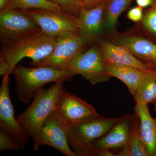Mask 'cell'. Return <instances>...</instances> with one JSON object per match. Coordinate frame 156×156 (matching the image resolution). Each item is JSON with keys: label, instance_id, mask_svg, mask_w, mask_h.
<instances>
[{"label": "cell", "instance_id": "1", "mask_svg": "<svg viewBox=\"0 0 156 156\" xmlns=\"http://www.w3.org/2000/svg\"><path fill=\"white\" fill-rule=\"evenodd\" d=\"M56 37L49 35L41 29L14 41L2 44L0 52V75L10 74L21 59L30 58L33 66L50 55L56 46Z\"/></svg>", "mask_w": 156, "mask_h": 156}, {"label": "cell", "instance_id": "2", "mask_svg": "<svg viewBox=\"0 0 156 156\" xmlns=\"http://www.w3.org/2000/svg\"><path fill=\"white\" fill-rule=\"evenodd\" d=\"M121 118L91 117L73 123L64 121L68 142L78 156H96L94 143L105 135L119 122Z\"/></svg>", "mask_w": 156, "mask_h": 156}, {"label": "cell", "instance_id": "3", "mask_svg": "<svg viewBox=\"0 0 156 156\" xmlns=\"http://www.w3.org/2000/svg\"><path fill=\"white\" fill-rule=\"evenodd\" d=\"M11 74L16 83L14 91L22 103L28 104L33 98L35 92L45 84L58 81H69L75 76L73 71L59 69L52 66L25 67L18 65L14 66Z\"/></svg>", "mask_w": 156, "mask_h": 156}, {"label": "cell", "instance_id": "4", "mask_svg": "<svg viewBox=\"0 0 156 156\" xmlns=\"http://www.w3.org/2000/svg\"><path fill=\"white\" fill-rule=\"evenodd\" d=\"M64 82L58 81L48 89L43 87L35 92L33 101L26 110L17 119L28 131L33 141L36 144L43 125L50 114L56 108L57 100Z\"/></svg>", "mask_w": 156, "mask_h": 156}, {"label": "cell", "instance_id": "5", "mask_svg": "<svg viewBox=\"0 0 156 156\" xmlns=\"http://www.w3.org/2000/svg\"><path fill=\"white\" fill-rule=\"evenodd\" d=\"M62 69L71 71L76 75H80L93 85L107 82L112 77L107 72L96 43L88 50L75 56Z\"/></svg>", "mask_w": 156, "mask_h": 156}, {"label": "cell", "instance_id": "6", "mask_svg": "<svg viewBox=\"0 0 156 156\" xmlns=\"http://www.w3.org/2000/svg\"><path fill=\"white\" fill-rule=\"evenodd\" d=\"M24 11L49 35L62 36L79 31L78 17L62 11L33 9Z\"/></svg>", "mask_w": 156, "mask_h": 156}, {"label": "cell", "instance_id": "7", "mask_svg": "<svg viewBox=\"0 0 156 156\" xmlns=\"http://www.w3.org/2000/svg\"><path fill=\"white\" fill-rule=\"evenodd\" d=\"M55 48L50 55L34 65L36 66H52L62 69L75 56L85 51L92 43L80 32L56 37Z\"/></svg>", "mask_w": 156, "mask_h": 156}, {"label": "cell", "instance_id": "8", "mask_svg": "<svg viewBox=\"0 0 156 156\" xmlns=\"http://www.w3.org/2000/svg\"><path fill=\"white\" fill-rule=\"evenodd\" d=\"M107 40L126 48L151 69H156V41L144 33L114 32Z\"/></svg>", "mask_w": 156, "mask_h": 156}, {"label": "cell", "instance_id": "9", "mask_svg": "<svg viewBox=\"0 0 156 156\" xmlns=\"http://www.w3.org/2000/svg\"><path fill=\"white\" fill-rule=\"evenodd\" d=\"M10 74L3 76L0 87V128L14 137L20 149L25 148L30 134L14 115L10 95Z\"/></svg>", "mask_w": 156, "mask_h": 156}, {"label": "cell", "instance_id": "10", "mask_svg": "<svg viewBox=\"0 0 156 156\" xmlns=\"http://www.w3.org/2000/svg\"><path fill=\"white\" fill-rule=\"evenodd\" d=\"M40 27L24 11H0L1 44L14 41L40 29Z\"/></svg>", "mask_w": 156, "mask_h": 156}, {"label": "cell", "instance_id": "11", "mask_svg": "<svg viewBox=\"0 0 156 156\" xmlns=\"http://www.w3.org/2000/svg\"><path fill=\"white\" fill-rule=\"evenodd\" d=\"M42 145L54 148L66 156H78L69 147L64 121L56 109L50 114L43 125L36 144L34 146V150L38 151Z\"/></svg>", "mask_w": 156, "mask_h": 156}, {"label": "cell", "instance_id": "12", "mask_svg": "<svg viewBox=\"0 0 156 156\" xmlns=\"http://www.w3.org/2000/svg\"><path fill=\"white\" fill-rule=\"evenodd\" d=\"M56 110L67 123L76 122L98 115L94 107L67 92L63 87L58 96Z\"/></svg>", "mask_w": 156, "mask_h": 156}, {"label": "cell", "instance_id": "13", "mask_svg": "<svg viewBox=\"0 0 156 156\" xmlns=\"http://www.w3.org/2000/svg\"><path fill=\"white\" fill-rule=\"evenodd\" d=\"M95 42L99 48L105 64L131 66L147 73L154 71L122 46L100 38L96 39Z\"/></svg>", "mask_w": 156, "mask_h": 156}, {"label": "cell", "instance_id": "14", "mask_svg": "<svg viewBox=\"0 0 156 156\" xmlns=\"http://www.w3.org/2000/svg\"><path fill=\"white\" fill-rule=\"evenodd\" d=\"M106 2L90 9L83 7L78 17L79 31L92 42L100 38L105 27V11Z\"/></svg>", "mask_w": 156, "mask_h": 156}, {"label": "cell", "instance_id": "15", "mask_svg": "<svg viewBox=\"0 0 156 156\" xmlns=\"http://www.w3.org/2000/svg\"><path fill=\"white\" fill-rule=\"evenodd\" d=\"M136 115L126 114L104 136L94 143L98 151L123 147L126 143Z\"/></svg>", "mask_w": 156, "mask_h": 156}, {"label": "cell", "instance_id": "16", "mask_svg": "<svg viewBox=\"0 0 156 156\" xmlns=\"http://www.w3.org/2000/svg\"><path fill=\"white\" fill-rule=\"evenodd\" d=\"M134 112L139 119L140 135L148 156H156V118L151 115L148 105L136 104Z\"/></svg>", "mask_w": 156, "mask_h": 156}, {"label": "cell", "instance_id": "17", "mask_svg": "<svg viewBox=\"0 0 156 156\" xmlns=\"http://www.w3.org/2000/svg\"><path fill=\"white\" fill-rule=\"evenodd\" d=\"M105 64L108 73L111 76L116 78L122 82L134 96L138 86L147 73L131 66Z\"/></svg>", "mask_w": 156, "mask_h": 156}, {"label": "cell", "instance_id": "18", "mask_svg": "<svg viewBox=\"0 0 156 156\" xmlns=\"http://www.w3.org/2000/svg\"><path fill=\"white\" fill-rule=\"evenodd\" d=\"M117 156H148L147 151L140 135L139 119L136 115L132 123L127 143Z\"/></svg>", "mask_w": 156, "mask_h": 156}, {"label": "cell", "instance_id": "19", "mask_svg": "<svg viewBox=\"0 0 156 156\" xmlns=\"http://www.w3.org/2000/svg\"><path fill=\"white\" fill-rule=\"evenodd\" d=\"M136 104L156 103V72L147 73L134 95Z\"/></svg>", "mask_w": 156, "mask_h": 156}, {"label": "cell", "instance_id": "20", "mask_svg": "<svg viewBox=\"0 0 156 156\" xmlns=\"http://www.w3.org/2000/svg\"><path fill=\"white\" fill-rule=\"evenodd\" d=\"M134 0H108L105 11V27L111 34L115 32L118 20L120 15L131 5Z\"/></svg>", "mask_w": 156, "mask_h": 156}, {"label": "cell", "instance_id": "21", "mask_svg": "<svg viewBox=\"0 0 156 156\" xmlns=\"http://www.w3.org/2000/svg\"><path fill=\"white\" fill-rule=\"evenodd\" d=\"M33 9H44L61 11L58 6L48 0H10L4 10H17L26 11Z\"/></svg>", "mask_w": 156, "mask_h": 156}, {"label": "cell", "instance_id": "22", "mask_svg": "<svg viewBox=\"0 0 156 156\" xmlns=\"http://www.w3.org/2000/svg\"><path fill=\"white\" fill-rule=\"evenodd\" d=\"M140 22L144 33L156 41V0H154Z\"/></svg>", "mask_w": 156, "mask_h": 156}, {"label": "cell", "instance_id": "23", "mask_svg": "<svg viewBox=\"0 0 156 156\" xmlns=\"http://www.w3.org/2000/svg\"><path fill=\"white\" fill-rule=\"evenodd\" d=\"M57 5L61 11L70 15L78 17L83 8V0H48Z\"/></svg>", "mask_w": 156, "mask_h": 156}, {"label": "cell", "instance_id": "24", "mask_svg": "<svg viewBox=\"0 0 156 156\" xmlns=\"http://www.w3.org/2000/svg\"><path fill=\"white\" fill-rule=\"evenodd\" d=\"M19 143L14 137L0 128V151L20 149Z\"/></svg>", "mask_w": 156, "mask_h": 156}, {"label": "cell", "instance_id": "25", "mask_svg": "<svg viewBox=\"0 0 156 156\" xmlns=\"http://www.w3.org/2000/svg\"><path fill=\"white\" fill-rule=\"evenodd\" d=\"M143 9L138 6L133 7L127 13V18L133 22H140L144 16Z\"/></svg>", "mask_w": 156, "mask_h": 156}, {"label": "cell", "instance_id": "26", "mask_svg": "<svg viewBox=\"0 0 156 156\" xmlns=\"http://www.w3.org/2000/svg\"><path fill=\"white\" fill-rule=\"evenodd\" d=\"M108 0H83V7L87 9H93Z\"/></svg>", "mask_w": 156, "mask_h": 156}, {"label": "cell", "instance_id": "27", "mask_svg": "<svg viewBox=\"0 0 156 156\" xmlns=\"http://www.w3.org/2000/svg\"><path fill=\"white\" fill-rule=\"evenodd\" d=\"M135 1L137 6L144 8L152 5L154 0H135Z\"/></svg>", "mask_w": 156, "mask_h": 156}, {"label": "cell", "instance_id": "28", "mask_svg": "<svg viewBox=\"0 0 156 156\" xmlns=\"http://www.w3.org/2000/svg\"><path fill=\"white\" fill-rule=\"evenodd\" d=\"M110 149H103L98 151L96 155L98 156H115L112 153Z\"/></svg>", "mask_w": 156, "mask_h": 156}, {"label": "cell", "instance_id": "29", "mask_svg": "<svg viewBox=\"0 0 156 156\" xmlns=\"http://www.w3.org/2000/svg\"><path fill=\"white\" fill-rule=\"evenodd\" d=\"M10 0H0V11L4 10L9 4Z\"/></svg>", "mask_w": 156, "mask_h": 156}, {"label": "cell", "instance_id": "30", "mask_svg": "<svg viewBox=\"0 0 156 156\" xmlns=\"http://www.w3.org/2000/svg\"><path fill=\"white\" fill-rule=\"evenodd\" d=\"M156 72V69L154 70ZM154 109H156V103H154Z\"/></svg>", "mask_w": 156, "mask_h": 156}, {"label": "cell", "instance_id": "31", "mask_svg": "<svg viewBox=\"0 0 156 156\" xmlns=\"http://www.w3.org/2000/svg\"></svg>", "mask_w": 156, "mask_h": 156}]
</instances>
